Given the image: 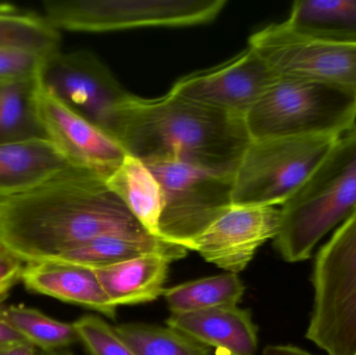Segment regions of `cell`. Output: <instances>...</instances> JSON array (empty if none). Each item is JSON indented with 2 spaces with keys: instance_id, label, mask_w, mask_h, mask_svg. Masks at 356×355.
<instances>
[{
  "instance_id": "cell-10",
  "label": "cell",
  "mask_w": 356,
  "mask_h": 355,
  "mask_svg": "<svg viewBox=\"0 0 356 355\" xmlns=\"http://www.w3.org/2000/svg\"><path fill=\"white\" fill-rule=\"evenodd\" d=\"M248 45L277 76L318 81L356 96V46L303 37L284 22L253 33Z\"/></svg>"
},
{
  "instance_id": "cell-13",
  "label": "cell",
  "mask_w": 356,
  "mask_h": 355,
  "mask_svg": "<svg viewBox=\"0 0 356 355\" xmlns=\"http://www.w3.org/2000/svg\"><path fill=\"white\" fill-rule=\"evenodd\" d=\"M40 112L48 140L73 166L108 179L129 154L112 135L41 89Z\"/></svg>"
},
{
  "instance_id": "cell-18",
  "label": "cell",
  "mask_w": 356,
  "mask_h": 355,
  "mask_svg": "<svg viewBox=\"0 0 356 355\" xmlns=\"http://www.w3.org/2000/svg\"><path fill=\"white\" fill-rule=\"evenodd\" d=\"M284 24L303 37L356 46V0H299Z\"/></svg>"
},
{
  "instance_id": "cell-22",
  "label": "cell",
  "mask_w": 356,
  "mask_h": 355,
  "mask_svg": "<svg viewBox=\"0 0 356 355\" xmlns=\"http://www.w3.org/2000/svg\"><path fill=\"white\" fill-rule=\"evenodd\" d=\"M244 293L245 286L238 275L226 272L165 289L163 296L172 314H179L238 306Z\"/></svg>"
},
{
  "instance_id": "cell-24",
  "label": "cell",
  "mask_w": 356,
  "mask_h": 355,
  "mask_svg": "<svg viewBox=\"0 0 356 355\" xmlns=\"http://www.w3.org/2000/svg\"><path fill=\"white\" fill-rule=\"evenodd\" d=\"M0 317L41 352L66 349L79 342L73 323L62 322L24 306H3Z\"/></svg>"
},
{
  "instance_id": "cell-2",
  "label": "cell",
  "mask_w": 356,
  "mask_h": 355,
  "mask_svg": "<svg viewBox=\"0 0 356 355\" xmlns=\"http://www.w3.org/2000/svg\"><path fill=\"white\" fill-rule=\"evenodd\" d=\"M113 137L144 164L179 163L234 174L251 139L243 117L168 93L131 94L119 108Z\"/></svg>"
},
{
  "instance_id": "cell-11",
  "label": "cell",
  "mask_w": 356,
  "mask_h": 355,
  "mask_svg": "<svg viewBox=\"0 0 356 355\" xmlns=\"http://www.w3.org/2000/svg\"><path fill=\"white\" fill-rule=\"evenodd\" d=\"M278 79L250 46L218 66L178 79L170 93L190 101L243 117Z\"/></svg>"
},
{
  "instance_id": "cell-33",
  "label": "cell",
  "mask_w": 356,
  "mask_h": 355,
  "mask_svg": "<svg viewBox=\"0 0 356 355\" xmlns=\"http://www.w3.org/2000/svg\"><path fill=\"white\" fill-rule=\"evenodd\" d=\"M6 251V248L3 247V245H2L1 243H0V254H2V252Z\"/></svg>"
},
{
  "instance_id": "cell-17",
  "label": "cell",
  "mask_w": 356,
  "mask_h": 355,
  "mask_svg": "<svg viewBox=\"0 0 356 355\" xmlns=\"http://www.w3.org/2000/svg\"><path fill=\"white\" fill-rule=\"evenodd\" d=\"M171 263L162 254H146L93 271L110 302L118 308L147 304L162 296Z\"/></svg>"
},
{
  "instance_id": "cell-16",
  "label": "cell",
  "mask_w": 356,
  "mask_h": 355,
  "mask_svg": "<svg viewBox=\"0 0 356 355\" xmlns=\"http://www.w3.org/2000/svg\"><path fill=\"white\" fill-rule=\"evenodd\" d=\"M70 166L48 139L0 145V199L26 193Z\"/></svg>"
},
{
  "instance_id": "cell-1",
  "label": "cell",
  "mask_w": 356,
  "mask_h": 355,
  "mask_svg": "<svg viewBox=\"0 0 356 355\" xmlns=\"http://www.w3.org/2000/svg\"><path fill=\"white\" fill-rule=\"evenodd\" d=\"M106 236L156 241L97 173L70 166L39 187L0 199V243L25 264ZM163 241V240H162Z\"/></svg>"
},
{
  "instance_id": "cell-14",
  "label": "cell",
  "mask_w": 356,
  "mask_h": 355,
  "mask_svg": "<svg viewBox=\"0 0 356 355\" xmlns=\"http://www.w3.org/2000/svg\"><path fill=\"white\" fill-rule=\"evenodd\" d=\"M21 283L31 293L83 306L116 319L117 308L104 293L93 269L60 261L25 264Z\"/></svg>"
},
{
  "instance_id": "cell-25",
  "label": "cell",
  "mask_w": 356,
  "mask_h": 355,
  "mask_svg": "<svg viewBox=\"0 0 356 355\" xmlns=\"http://www.w3.org/2000/svg\"><path fill=\"white\" fill-rule=\"evenodd\" d=\"M115 329L136 355L211 354V348L170 327L125 323Z\"/></svg>"
},
{
  "instance_id": "cell-21",
  "label": "cell",
  "mask_w": 356,
  "mask_h": 355,
  "mask_svg": "<svg viewBox=\"0 0 356 355\" xmlns=\"http://www.w3.org/2000/svg\"><path fill=\"white\" fill-rule=\"evenodd\" d=\"M188 252V250L181 246L162 240L144 242L118 236H106L87 242L50 261H60L95 269L131 260L146 254H162L171 262H175L184 258Z\"/></svg>"
},
{
  "instance_id": "cell-27",
  "label": "cell",
  "mask_w": 356,
  "mask_h": 355,
  "mask_svg": "<svg viewBox=\"0 0 356 355\" xmlns=\"http://www.w3.org/2000/svg\"><path fill=\"white\" fill-rule=\"evenodd\" d=\"M48 56L22 48H0V85L39 79Z\"/></svg>"
},
{
  "instance_id": "cell-6",
  "label": "cell",
  "mask_w": 356,
  "mask_h": 355,
  "mask_svg": "<svg viewBox=\"0 0 356 355\" xmlns=\"http://www.w3.org/2000/svg\"><path fill=\"white\" fill-rule=\"evenodd\" d=\"M339 138L251 140L234 174L232 206L284 204Z\"/></svg>"
},
{
  "instance_id": "cell-5",
  "label": "cell",
  "mask_w": 356,
  "mask_h": 355,
  "mask_svg": "<svg viewBox=\"0 0 356 355\" xmlns=\"http://www.w3.org/2000/svg\"><path fill=\"white\" fill-rule=\"evenodd\" d=\"M307 339L328 355H356V210L319 250Z\"/></svg>"
},
{
  "instance_id": "cell-30",
  "label": "cell",
  "mask_w": 356,
  "mask_h": 355,
  "mask_svg": "<svg viewBox=\"0 0 356 355\" xmlns=\"http://www.w3.org/2000/svg\"><path fill=\"white\" fill-rule=\"evenodd\" d=\"M263 355H312L292 345H269L264 349Z\"/></svg>"
},
{
  "instance_id": "cell-34",
  "label": "cell",
  "mask_w": 356,
  "mask_h": 355,
  "mask_svg": "<svg viewBox=\"0 0 356 355\" xmlns=\"http://www.w3.org/2000/svg\"><path fill=\"white\" fill-rule=\"evenodd\" d=\"M0 87H1V85H0Z\"/></svg>"
},
{
  "instance_id": "cell-31",
  "label": "cell",
  "mask_w": 356,
  "mask_h": 355,
  "mask_svg": "<svg viewBox=\"0 0 356 355\" xmlns=\"http://www.w3.org/2000/svg\"><path fill=\"white\" fill-rule=\"evenodd\" d=\"M0 355H38L37 348L31 343L0 347Z\"/></svg>"
},
{
  "instance_id": "cell-15",
  "label": "cell",
  "mask_w": 356,
  "mask_h": 355,
  "mask_svg": "<svg viewBox=\"0 0 356 355\" xmlns=\"http://www.w3.org/2000/svg\"><path fill=\"white\" fill-rule=\"evenodd\" d=\"M166 324L227 355H255L259 348L251 313L238 306L172 314Z\"/></svg>"
},
{
  "instance_id": "cell-12",
  "label": "cell",
  "mask_w": 356,
  "mask_h": 355,
  "mask_svg": "<svg viewBox=\"0 0 356 355\" xmlns=\"http://www.w3.org/2000/svg\"><path fill=\"white\" fill-rule=\"evenodd\" d=\"M280 225V210L275 206H232L199 237L194 251L238 274L264 243L277 236Z\"/></svg>"
},
{
  "instance_id": "cell-8",
  "label": "cell",
  "mask_w": 356,
  "mask_h": 355,
  "mask_svg": "<svg viewBox=\"0 0 356 355\" xmlns=\"http://www.w3.org/2000/svg\"><path fill=\"white\" fill-rule=\"evenodd\" d=\"M147 166L162 190L159 238L194 251L199 237L232 208L234 174L179 163Z\"/></svg>"
},
{
  "instance_id": "cell-28",
  "label": "cell",
  "mask_w": 356,
  "mask_h": 355,
  "mask_svg": "<svg viewBox=\"0 0 356 355\" xmlns=\"http://www.w3.org/2000/svg\"><path fill=\"white\" fill-rule=\"evenodd\" d=\"M25 263L10 252L0 254V308L8 299L15 286L21 283Z\"/></svg>"
},
{
  "instance_id": "cell-3",
  "label": "cell",
  "mask_w": 356,
  "mask_h": 355,
  "mask_svg": "<svg viewBox=\"0 0 356 355\" xmlns=\"http://www.w3.org/2000/svg\"><path fill=\"white\" fill-rule=\"evenodd\" d=\"M356 210V126L341 135L325 158L280 208L274 246L288 263L309 260L316 245Z\"/></svg>"
},
{
  "instance_id": "cell-7",
  "label": "cell",
  "mask_w": 356,
  "mask_h": 355,
  "mask_svg": "<svg viewBox=\"0 0 356 355\" xmlns=\"http://www.w3.org/2000/svg\"><path fill=\"white\" fill-rule=\"evenodd\" d=\"M225 0H46V20L58 31L106 33L180 27L215 20Z\"/></svg>"
},
{
  "instance_id": "cell-26",
  "label": "cell",
  "mask_w": 356,
  "mask_h": 355,
  "mask_svg": "<svg viewBox=\"0 0 356 355\" xmlns=\"http://www.w3.org/2000/svg\"><path fill=\"white\" fill-rule=\"evenodd\" d=\"M73 327L90 355H136L115 327L100 317L86 315L74 321Z\"/></svg>"
},
{
  "instance_id": "cell-20",
  "label": "cell",
  "mask_w": 356,
  "mask_h": 355,
  "mask_svg": "<svg viewBox=\"0 0 356 355\" xmlns=\"http://www.w3.org/2000/svg\"><path fill=\"white\" fill-rule=\"evenodd\" d=\"M39 79L0 87V145L48 139L40 112Z\"/></svg>"
},
{
  "instance_id": "cell-9",
  "label": "cell",
  "mask_w": 356,
  "mask_h": 355,
  "mask_svg": "<svg viewBox=\"0 0 356 355\" xmlns=\"http://www.w3.org/2000/svg\"><path fill=\"white\" fill-rule=\"evenodd\" d=\"M39 81L44 92L112 137L119 108L131 95L95 54L86 50L49 54Z\"/></svg>"
},
{
  "instance_id": "cell-23",
  "label": "cell",
  "mask_w": 356,
  "mask_h": 355,
  "mask_svg": "<svg viewBox=\"0 0 356 355\" xmlns=\"http://www.w3.org/2000/svg\"><path fill=\"white\" fill-rule=\"evenodd\" d=\"M60 31L45 17L0 4V48H22L51 54L60 51Z\"/></svg>"
},
{
  "instance_id": "cell-32",
  "label": "cell",
  "mask_w": 356,
  "mask_h": 355,
  "mask_svg": "<svg viewBox=\"0 0 356 355\" xmlns=\"http://www.w3.org/2000/svg\"><path fill=\"white\" fill-rule=\"evenodd\" d=\"M38 355H74L72 352H69L67 349L58 350V352H38Z\"/></svg>"
},
{
  "instance_id": "cell-4",
  "label": "cell",
  "mask_w": 356,
  "mask_h": 355,
  "mask_svg": "<svg viewBox=\"0 0 356 355\" xmlns=\"http://www.w3.org/2000/svg\"><path fill=\"white\" fill-rule=\"evenodd\" d=\"M244 121L251 140L340 138L356 126V96L318 81L278 76Z\"/></svg>"
},
{
  "instance_id": "cell-29",
  "label": "cell",
  "mask_w": 356,
  "mask_h": 355,
  "mask_svg": "<svg viewBox=\"0 0 356 355\" xmlns=\"http://www.w3.org/2000/svg\"><path fill=\"white\" fill-rule=\"evenodd\" d=\"M26 340L0 317V347L26 343Z\"/></svg>"
},
{
  "instance_id": "cell-19",
  "label": "cell",
  "mask_w": 356,
  "mask_h": 355,
  "mask_svg": "<svg viewBox=\"0 0 356 355\" xmlns=\"http://www.w3.org/2000/svg\"><path fill=\"white\" fill-rule=\"evenodd\" d=\"M106 183L142 226L150 235L160 239L162 190L149 167L142 160L127 156L122 165L106 179Z\"/></svg>"
}]
</instances>
